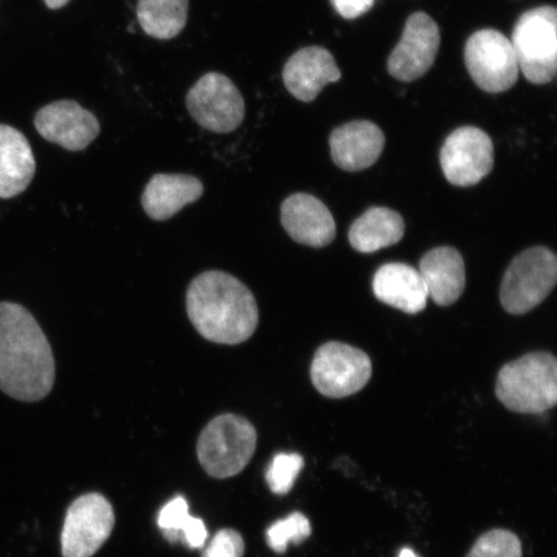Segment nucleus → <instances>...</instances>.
Returning <instances> with one entry per match:
<instances>
[{
  "label": "nucleus",
  "mask_w": 557,
  "mask_h": 557,
  "mask_svg": "<svg viewBox=\"0 0 557 557\" xmlns=\"http://www.w3.org/2000/svg\"><path fill=\"white\" fill-rule=\"evenodd\" d=\"M55 366L50 343L23 306L0 302V389L34 403L52 392Z\"/></svg>",
  "instance_id": "nucleus-1"
},
{
  "label": "nucleus",
  "mask_w": 557,
  "mask_h": 557,
  "mask_svg": "<svg viewBox=\"0 0 557 557\" xmlns=\"http://www.w3.org/2000/svg\"><path fill=\"white\" fill-rule=\"evenodd\" d=\"M186 308L195 330L213 344L246 343L259 325L252 292L224 271H206L195 277L187 289Z\"/></svg>",
  "instance_id": "nucleus-2"
},
{
  "label": "nucleus",
  "mask_w": 557,
  "mask_h": 557,
  "mask_svg": "<svg viewBox=\"0 0 557 557\" xmlns=\"http://www.w3.org/2000/svg\"><path fill=\"white\" fill-rule=\"evenodd\" d=\"M496 395L511 412L541 414L557 403V360L553 354L531 352L500 369Z\"/></svg>",
  "instance_id": "nucleus-3"
},
{
  "label": "nucleus",
  "mask_w": 557,
  "mask_h": 557,
  "mask_svg": "<svg viewBox=\"0 0 557 557\" xmlns=\"http://www.w3.org/2000/svg\"><path fill=\"white\" fill-rule=\"evenodd\" d=\"M257 447V431L246 418L221 414L209 422L198 441L201 468L215 479H227L247 468Z\"/></svg>",
  "instance_id": "nucleus-4"
},
{
  "label": "nucleus",
  "mask_w": 557,
  "mask_h": 557,
  "mask_svg": "<svg viewBox=\"0 0 557 557\" xmlns=\"http://www.w3.org/2000/svg\"><path fill=\"white\" fill-rule=\"evenodd\" d=\"M511 45L519 70L533 85L553 82L557 70V11L540 7L521 15Z\"/></svg>",
  "instance_id": "nucleus-5"
},
{
  "label": "nucleus",
  "mask_w": 557,
  "mask_h": 557,
  "mask_svg": "<svg viewBox=\"0 0 557 557\" xmlns=\"http://www.w3.org/2000/svg\"><path fill=\"white\" fill-rule=\"evenodd\" d=\"M557 282L553 250L533 247L515 257L500 285V304L512 315L532 311L552 294Z\"/></svg>",
  "instance_id": "nucleus-6"
},
{
  "label": "nucleus",
  "mask_w": 557,
  "mask_h": 557,
  "mask_svg": "<svg viewBox=\"0 0 557 557\" xmlns=\"http://www.w3.org/2000/svg\"><path fill=\"white\" fill-rule=\"evenodd\" d=\"M311 380L326 398L343 399L364 388L372 377V361L350 345L329 343L318 348L311 364Z\"/></svg>",
  "instance_id": "nucleus-7"
},
{
  "label": "nucleus",
  "mask_w": 557,
  "mask_h": 557,
  "mask_svg": "<svg viewBox=\"0 0 557 557\" xmlns=\"http://www.w3.org/2000/svg\"><path fill=\"white\" fill-rule=\"evenodd\" d=\"M465 62L475 85L487 94L510 89L519 78V64L511 40L498 30L472 34L465 47Z\"/></svg>",
  "instance_id": "nucleus-8"
},
{
  "label": "nucleus",
  "mask_w": 557,
  "mask_h": 557,
  "mask_svg": "<svg viewBox=\"0 0 557 557\" xmlns=\"http://www.w3.org/2000/svg\"><path fill=\"white\" fill-rule=\"evenodd\" d=\"M186 107L200 127L215 134H230L239 128L246 116L240 90L220 73L201 76L187 94Z\"/></svg>",
  "instance_id": "nucleus-9"
},
{
  "label": "nucleus",
  "mask_w": 557,
  "mask_h": 557,
  "mask_svg": "<svg viewBox=\"0 0 557 557\" xmlns=\"http://www.w3.org/2000/svg\"><path fill=\"white\" fill-rule=\"evenodd\" d=\"M115 524L113 506L99 493H89L69 507L61 534L64 557H92Z\"/></svg>",
  "instance_id": "nucleus-10"
},
{
  "label": "nucleus",
  "mask_w": 557,
  "mask_h": 557,
  "mask_svg": "<svg viewBox=\"0 0 557 557\" xmlns=\"http://www.w3.org/2000/svg\"><path fill=\"white\" fill-rule=\"evenodd\" d=\"M445 178L451 185L468 187L480 183L494 165L492 138L476 127L451 132L441 151Z\"/></svg>",
  "instance_id": "nucleus-11"
},
{
  "label": "nucleus",
  "mask_w": 557,
  "mask_h": 557,
  "mask_svg": "<svg viewBox=\"0 0 557 557\" xmlns=\"http://www.w3.org/2000/svg\"><path fill=\"white\" fill-rule=\"evenodd\" d=\"M441 47V30L426 13L416 12L404 29L400 44L389 54V75L400 82L420 79L434 65Z\"/></svg>",
  "instance_id": "nucleus-12"
},
{
  "label": "nucleus",
  "mask_w": 557,
  "mask_h": 557,
  "mask_svg": "<svg viewBox=\"0 0 557 557\" xmlns=\"http://www.w3.org/2000/svg\"><path fill=\"white\" fill-rule=\"evenodd\" d=\"M35 128L39 135L69 151L88 148L100 135V122L72 100L55 101L40 109L35 115Z\"/></svg>",
  "instance_id": "nucleus-13"
},
{
  "label": "nucleus",
  "mask_w": 557,
  "mask_h": 557,
  "mask_svg": "<svg viewBox=\"0 0 557 557\" xmlns=\"http://www.w3.org/2000/svg\"><path fill=\"white\" fill-rule=\"evenodd\" d=\"M282 224L290 238L304 246L323 248L336 238L330 209L310 194H294L283 201Z\"/></svg>",
  "instance_id": "nucleus-14"
},
{
  "label": "nucleus",
  "mask_w": 557,
  "mask_h": 557,
  "mask_svg": "<svg viewBox=\"0 0 557 557\" xmlns=\"http://www.w3.org/2000/svg\"><path fill=\"white\" fill-rule=\"evenodd\" d=\"M341 79V72L330 51L322 47H306L296 52L285 64V88L297 100L311 102L330 83Z\"/></svg>",
  "instance_id": "nucleus-15"
},
{
  "label": "nucleus",
  "mask_w": 557,
  "mask_h": 557,
  "mask_svg": "<svg viewBox=\"0 0 557 557\" xmlns=\"http://www.w3.org/2000/svg\"><path fill=\"white\" fill-rule=\"evenodd\" d=\"M330 144L333 162L341 170L359 172L377 162L385 148V135L377 124L357 121L334 129Z\"/></svg>",
  "instance_id": "nucleus-16"
},
{
  "label": "nucleus",
  "mask_w": 557,
  "mask_h": 557,
  "mask_svg": "<svg viewBox=\"0 0 557 557\" xmlns=\"http://www.w3.org/2000/svg\"><path fill=\"white\" fill-rule=\"evenodd\" d=\"M373 292L381 302L412 315L426 309V285L420 271L406 263L383 264L374 274Z\"/></svg>",
  "instance_id": "nucleus-17"
},
{
  "label": "nucleus",
  "mask_w": 557,
  "mask_h": 557,
  "mask_svg": "<svg viewBox=\"0 0 557 557\" xmlns=\"http://www.w3.org/2000/svg\"><path fill=\"white\" fill-rule=\"evenodd\" d=\"M420 274L429 298L438 306L458 301L466 287V270L461 253L451 247H438L422 257Z\"/></svg>",
  "instance_id": "nucleus-18"
},
{
  "label": "nucleus",
  "mask_w": 557,
  "mask_h": 557,
  "mask_svg": "<svg viewBox=\"0 0 557 557\" xmlns=\"http://www.w3.org/2000/svg\"><path fill=\"white\" fill-rule=\"evenodd\" d=\"M205 186L189 174L158 173L146 185L143 207L146 214L156 221H165L177 214L187 205L200 199Z\"/></svg>",
  "instance_id": "nucleus-19"
},
{
  "label": "nucleus",
  "mask_w": 557,
  "mask_h": 557,
  "mask_svg": "<svg viewBox=\"0 0 557 557\" xmlns=\"http://www.w3.org/2000/svg\"><path fill=\"white\" fill-rule=\"evenodd\" d=\"M37 163L24 134L0 124V199L17 197L32 184Z\"/></svg>",
  "instance_id": "nucleus-20"
},
{
  "label": "nucleus",
  "mask_w": 557,
  "mask_h": 557,
  "mask_svg": "<svg viewBox=\"0 0 557 557\" xmlns=\"http://www.w3.org/2000/svg\"><path fill=\"white\" fill-rule=\"evenodd\" d=\"M406 233V224L398 212L385 207H373L354 222L348 242L360 253H373L395 246Z\"/></svg>",
  "instance_id": "nucleus-21"
},
{
  "label": "nucleus",
  "mask_w": 557,
  "mask_h": 557,
  "mask_svg": "<svg viewBox=\"0 0 557 557\" xmlns=\"http://www.w3.org/2000/svg\"><path fill=\"white\" fill-rule=\"evenodd\" d=\"M189 0H138L137 18L143 30L159 40H170L185 29Z\"/></svg>",
  "instance_id": "nucleus-22"
},
{
  "label": "nucleus",
  "mask_w": 557,
  "mask_h": 557,
  "mask_svg": "<svg viewBox=\"0 0 557 557\" xmlns=\"http://www.w3.org/2000/svg\"><path fill=\"white\" fill-rule=\"evenodd\" d=\"M311 535V524L301 512H294L288 518L278 520L269 528L267 539L271 549L277 554L287 552L289 543H302Z\"/></svg>",
  "instance_id": "nucleus-23"
},
{
  "label": "nucleus",
  "mask_w": 557,
  "mask_h": 557,
  "mask_svg": "<svg viewBox=\"0 0 557 557\" xmlns=\"http://www.w3.org/2000/svg\"><path fill=\"white\" fill-rule=\"evenodd\" d=\"M466 557H522L521 541L506 529H493L475 542Z\"/></svg>",
  "instance_id": "nucleus-24"
},
{
  "label": "nucleus",
  "mask_w": 557,
  "mask_h": 557,
  "mask_svg": "<svg viewBox=\"0 0 557 557\" xmlns=\"http://www.w3.org/2000/svg\"><path fill=\"white\" fill-rule=\"evenodd\" d=\"M304 458L297 453H281L271 461L267 471L270 491L275 494H287L296 483L299 472L304 469Z\"/></svg>",
  "instance_id": "nucleus-25"
},
{
  "label": "nucleus",
  "mask_w": 557,
  "mask_h": 557,
  "mask_svg": "<svg viewBox=\"0 0 557 557\" xmlns=\"http://www.w3.org/2000/svg\"><path fill=\"white\" fill-rule=\"evenodd\" d=\"M190 519L189 504L184 497H176L160 510L158 525L162 529L166 540L176 543L183 539V533Z\"/></svg>",
  "instance_id": "nucleus-26"
},
{
  "label": "nucleus",
  "mask_w": 557,
  "mask_h": 557,
  "mask_svg": "<svg viewBox=\"0 0 557 557\" xmlns=\"http://www.w3.org/2000/svg\"><path fill=\"white\" fill-rule=\"evenodd\" d=\"M246 545L234 529H222L214 535L201 557H243Z\"/></svg>",
  "instance_id": "nucleus-27"
},
{
  "label": "nucleus",
  "mask_w": 557,
  "mask_h": 557,
  "mask_svg": "<svg viewBox=\"0 0 557 557\" xmlns=\"http://www.w3.org/2000/svg\"><path fill=\"white\" fill-rule=\"evenodd\" d=\"M334 9L346 20L363 16L372 9L374 0H331Z\"/></svg>",
  "instance_id": "nucleus-28"
},
{
  "label": "nucleus",
  "mask_w": 557,
  "mask_h": 557,
  "mask_svg": "<svg viewBox=\"0 0 557 557\" xmlns=\"http://www.w3.org/2000/svg\"><path fill=\"white\" fill-rule=\"evenodd\" d=\"M208 540V531L205 521L191 517L189 524L186 525L181 542L190 548L205 547Z\"/></svg>",
  "instance_id": "nucleus-29"
},
{
  "label": "nucleus",
  "mask_w": 557,
  "mask_h": 557,
  "mask_svg": "<svg viewBox=\"0 0 557 557\" xmlns=\"http://www.w3.org/2000/svg\"><path fill=\"white\" fill-rule=\"evenodd\" d=\"M70 0H45L46 5L50 10H60L62 7H65Z\"/></svg>",
  "instance_id": "nucleus-30"
},
{
  "label": "nucleus",
  "mask_w": 557,
  "mask_h": 557,
  "mask_svg": "<svg viewBox=\"0 0 557 557\" xmlns=\"http://www.w3.org/2000/svg\"><path fill=\"white\" fill-rule=\"evenodd\" d=\"M399 557H418V556L412 552V549L404 548L403 552L400 553Z\"/></svg>",
  "instance_id": "nucleus-31"
}]
</instances>
